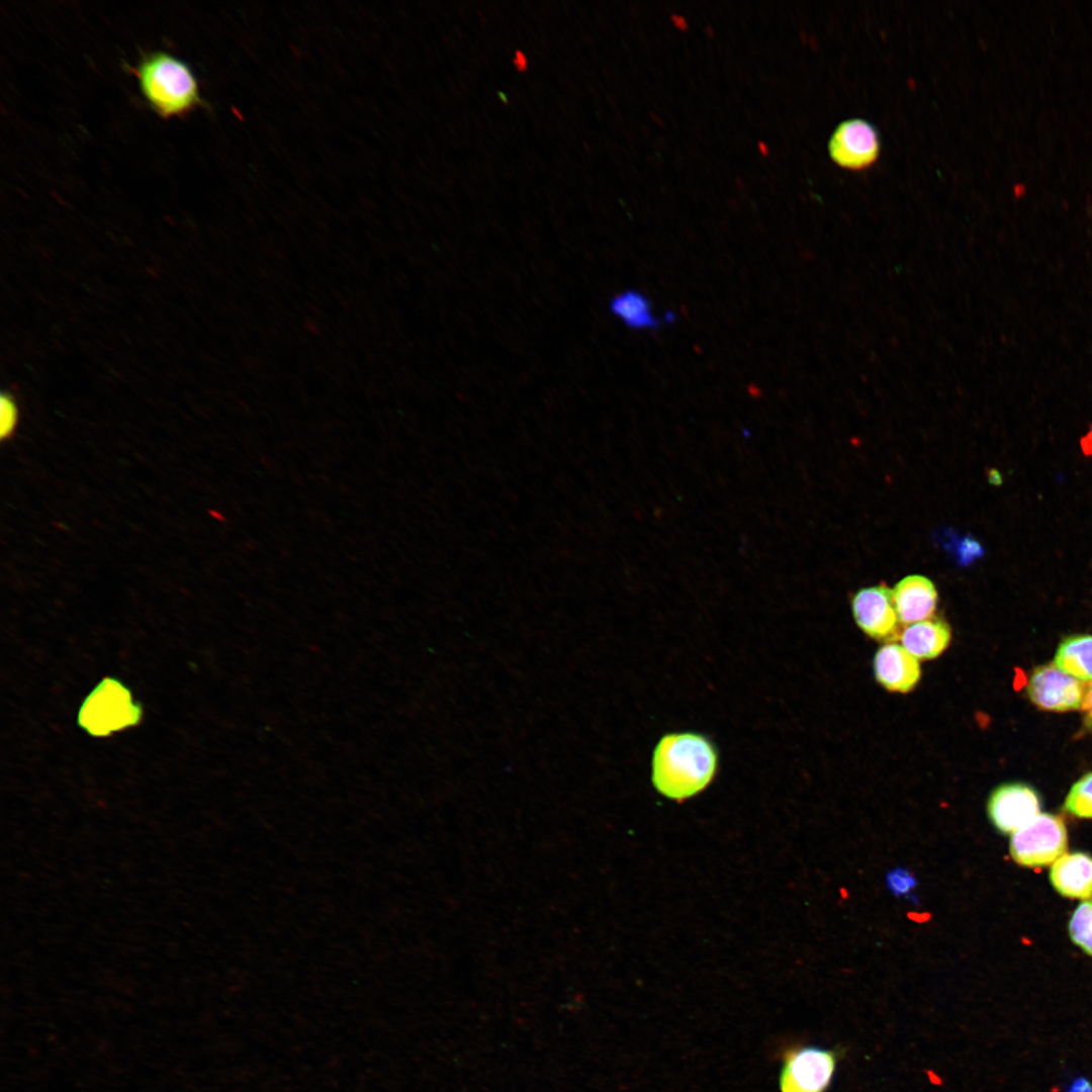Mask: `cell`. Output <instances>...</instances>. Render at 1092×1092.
Listing matches in <instances>:
<instances>
[{
  "mask_svg": "<svg viewBox=\"0 0 1092 1092\" xmlns=\"http://www.w3.org/2000/svg\"><path fill=\"white\" fill-rule=\"evenodd\" d=\"M18 419L17 406L9 394H2L0 400V435L7 438L14 431Z\"/></svg>",
  "mask_w": 1092,
  "mask_h": 1092,
  "instance_id": "ac0fdd59",
  "label": "cell"
},
{
  "mask_svg": "<svg viewBox=\"0 0 1092 1092\" xmlns=\"http://www.w3.org/2000/svg\"><path fill=\"white\" fill-rule=\"evenodd\" d=\"M942 534V544L960 565L967 566L984 555L982 544L971 535L957 537L947 531Z\"/></svg>",
  "mask_w": 1092,
  "mask_h": 1092,
  "instance_id": "e0dca14e",
  "label": "cell"
},
{
  "mask_svg": "<svg viewBox=\"0 0 1092 1092\" xmlns=\"http://www.w3.org/2000/svg\"><path fill=\"white\" fill-rule=\"evenodd\" d=\"M133 73L146 102L160 117L183 116L203 104L191 68L167 52L145 55Z\"/></svg>",
  "mask_w": 1092,
  "mask_h": 1092,
  "instance_id": "7a4b0ae2",
  "label": "cell"
},
{
  "mask_svg": "<svg viewBox=\"0 0 1092 1092\" xmlns=\"http://www.w3.org/2000/svg\"><path fill=\"white\" fill-rule=\"evenodd\" d=\"M899 623L911 625L932 617L937 604L933 582L922 575H908L892 589Z\"/></svg>",
  "mask_w": 1092,
  "mask_h": 1092,
  "instance_id": "30bf717a",
  "label": "cell"
},
{
  "mask_svg": "<svg viewBox=\"0 0 1092 1092\" xmlns=\"http://www.w3.org/2000/svg\"><path fill=\"white\" fill-rule=\"evenodd\" d=\"M987 811L997 829L1013 834L1040 814V800L1025 784H1004L990 795Z\"/></svg>",
  "mask_w": 1092,
  "mask_h": 1092,
  "instance_id": "52a82bcc",
  "label": "cell"
},
{
  "mask_svg": "<svg viewBox=\"0 0 1092 1092\" xmlns=\"http://www.w3.org/2000/svg\"><path fill=\"white\" fill-rule=\"evenodd\" d=\"M1024 191H1025V188H1024V186H1023V185H1021V184H1020V185H1016V187H1015V193H1016V196H1020V195H1022V194L1024 193Z\"/></svg>",
  "mask_w": 1092,
  "mask_h": 1092,
  "instance_id": "d4e9b609",
  "label": "cell"
},
{
  "mask_svg": "<svg viewBox=\"0 0 1092 1092\" xmlns=\"http://www.w3.org/2000/svg\"><path fill=\"white\" fill-rule=\"evenodd\" d=\"M951 632L939 618H929L908 625L901 634L902 646L917 659H932L948 646Z\"/></svg>",
  "mask_w": 1092,
  "mask_h": 1092,
  "instance_id": "7c38bea8",
  "label": "cell"
},
{
  "mask_svg": "<svg viewBox=\"0 0 1092 1092\" xmlns=\"http://www.w3.org/2000/svg\"><path fill=\"white\" fill-rule=\"evenodd\" d=\"M1054 663L1081 681H1092V636L1066 638L1058 648Z\"/></svg>",
  "mask_w": 1092,
  "mask_h": 1092,
  "instance_id": "4fadbf2b",
  "label": "cell"
},
{
  "mask_svg": "<svg viewBox=\"0 0 1092 1092\" xmlns=\"http://www.w3.org/2000/svg\"><path fill=\"white\" fill-rule=\"evenodd\" d=\"M757 150L761 154L762 157H767L768 156L769 149H768V146L764 142L759 141L757 143Z\"/></svg>",
  "mask_w": 1092,
  "mask_h": 1092,
  "instance_id": "603a6c76",
  "label": "cell"
},
{
  "mask_svg": "<svg viewBox=\"0 0 1092 1092\" xmlns=\"http://www.w3.org/2000/svg\"><path fill=\"white\" fill-rule=\"evenodd\" d=\"M1081 709L1084 711V722L1087 728L1092 729V681L1086 685L1085 696Z\"/></svg>",
  "mask_w": 1092,
  "mask_h": 1092,
  "instance_id": "d6986e66",
  "label": "cell"
},
{
  "mask_svg": "<svg viewBox=\"0 0 1092 1092\" xmlns=\"http://www.w3.org/2000/svg\"><path fill=\"white\" fill-rule=\"evenodd\" d=\"M1086 685L1064 672L1055 663L1036 667L1027 684V694L1033 704L1049 711L1081 709Z\"/></svg>",
  "mask_w": 1092,
  "mask_h": 1092,
  "instance_id": "8992f818",
  "label": "cell"
},
{
  "mask_svg": "<svg viewBox=\"0 0 1092 1092\" xmlns=\"http://www.w3.org/2000/svg\"><path fill=\"white\" fill-rule=\"evenodd\" d=\"M719 764L716 746L697 732H672L656 743L651 758V782L664 797L684 801L704 791Z\"/></svg>",
  "mask_w": 1092,
  "mask_h": 1092,
  "instance_id": "6da1fadb",
  "label": "cell"
},
{
  "mask_svg": "<svg viewBox=\"0 0 1092 1092\" xmlns=\"http://www.w3.org/2000/svg\"><path fill=\"white\" fill-rule=\"evenodd\" d=\"M513 63L516 69L520 72L525 71L528 67L527 57L523 52L519 50L515 52Z\"/></svg>",
  "mask_w": 1092,
  "mask_h": 1092,
  "instance_id": "44dd1931",
  "label": "cell"
},
{
  "mask_svg": "<svg viewBox=\"0 0 1092 1092\" xmlns=\"http://www.w3.org/2000/svg\"><path fill=\"white\" fill-rule=\"evenodd\" d=\"M1069 931L1072 940L1092 956V899L1082 902L1075 910Z\"/></svg>",
  "mask_w": 1092,
  "mask_h": 1092,
  "instance_id": "9a60e30c",
  "label": "cell"
},
{
  "mask_svg": "<svg viewBox=\"0 0 1092 1092\" xmlns=\"http://www.w3.org/2000/svg\"><path fill=\"white\" fill-rule=\"evenodd\" d=\"M836 1063L833 1050L808 1045L787 1051L779 1079L781 1092H825Z\"/></svg>",
  "mask_w": 1092,
  "mask_h": 1092,
  "instance_id": "277c9868",
  "label": "cell"
},
{
  "mask_svg": "<svg viewBox=\"0 0 1092 1092\" xmlns=\"http://www.w3.org/2000/svg\"><path fill=\"white\" fill-rule=\"evenodd\" d=\"M1066 1092H1092V1083L1085 1077H1077L1070 1082Z\"/></svg>",
  "mask_w": 1092,
  "mask_h": 1092,
  "instance_id": "ffe728a7",
  "label": "cell"
},
{
  "mask_svg": "<svg viewBox=\"0 0 1092 1092\" xmlns=\"http://www.w3.org/2000/svg\"><path fill=\"white\" fill-rule=\"evenodd\" d=\"M735 183H736V186H738V187H739V188H741V189H742V188L744 187V185H745V184H744V181H743V180H742L741 178H739V177H738V178H736V180H735Z\"/></svg>",
  "mask_w": 1092,
  "mask_h": 1092,
  "instance_id": "4316f807",
  "label": "cell"
},
{
  "mask_svg": "<svg viewBox=\"0 0 1092 1092\" xmlns=\"http://www.w3.org/2000/svg\"><path fill=\"white\" fill-rule=\"evenodd\" d=\"M1054 888L1064 897L1092 898V857L1083 852L1064 853L1051 869Z\"/></svg>",
  "mask_w": 1092,
  "mask_h": 1092,
  "instance_id": "8fae6325",
  "label": "cell"
},
{
  "mask_svg": "<svg viewBox=\"0 0 1092 1092\" xmlns=\"http://www.w3.org/2000/svg\"><path fill=\"white\" fill-rule=\"evenodd\" d=\"M1064 808L1080 818H1092V772L1081 778L1070 790Z\"/></svg>",
  "mask_w": 1092,
  "mask_h": 1092,
  "instance_id": "2e32d148",
  "label": "cell"
},
{
  "mask_svg": "<svg viewBox=\"0 0 1092 1092\" xmlns=\"http://www.w3.org/2000/svg\"><path fill=\"white\" fill-rule=\"evenodd\" d=\"M670 20H671V22L673 23V25H674V26H675V27H676L677 29H679L680 31H686V30H688V29H689V24H688V21H687V19H686V18H685V17L682 16V15H679V14H671V15H670Z\"/></svg>",
  "mask_w": 1092,
  "mask_h": 1092,
  "instance_id": "7402d4cb",
  "label": "cell"
},
{
  "mask_svg": "<svg viewBox=\"0 0 1092 1092\" xmlns=\"http://www.w3.org/2000/svg\"><path fill=\"white\" fill-rule=\"evenodd\" d=\"M875 676L890 692L908 693L921 676L919 661L902 645L888 643L879 648L874 659Z\"/></svg>",
  "mask_w": 1092,
  "mask_h": 1092,
  "instance_id": "9c48e42d",
  "label": "cell"
},
{
  "mask_svg": "<svg viewBox=\"0 0 1092 1092\" xmlns=\"http://www.w3.org/2000/svg\"><path fill=\"white\" fill-rule=\"evenodd\" d=\"M881 141L877 128L862 118L840 122L829 142L830 158L838 166L849 170H861L873 165L879 158Z\"/></svg>",
  "mask_w": 1092,
  "mask_h": 1092,
  "instance_id": "5b68a950",
  "label": "cell"
},
{
  "mask_svg": "<svg viewBox=\"0 0 1092 1092\" xmlns=\"http://www.w3.org/2000/svg\"><path fill=\"white\" fill-rule=\"evenodd\" d=\"M705 31H706V33H707V35H708L709 37H713V36H714V34H715V33H714V32H715V30H714V28H713V26H712V25H707V26H706V28H705Z\"/></svg>",
  "mask_w": 1092,
  "mask_h": 1092,
  "instance_id": "484cf974",
  "label": "cell"
},
{
  "mask_svg": "<svg viewBox=\"0 0 1092 1092\" xmlns=\"http://www.w3.org/2000/svg\"><path fill=\"white\" fill-rule=\"evenodd\" d=\"M650 117H651V119L653 120V122H655L656 124H658V125H660V126H662V125H663V121H662V119H661V118H660V117H659V116H658L657 114H655V113H651V114H650Z\"/></svg>",
  "mask_w": 1092,
  "mask_h": 1092,
  "instance_id": "cb8c5ba5",
  "label": "cell"
},
{
  "mask_svg": "<svg viewBox=\"0 0 1092 1092\" xmlns=\"http://www.w3.org/2000/svg\"><path fill=\"white\" fill-rule=\"evenodd\" d=\"M857 626L871 638L892 637L897 630L898 617L892 589L884 584L859 589L851 602Z\"/></svg>",
  "mask_w": 1092,
  "mask_h": 1092,
  "instance_id": "ba28073f",
  "label": "cell"
},
{
  "mask_svg": "<svg viewBox=\"0 0 1092 1092\" xmlns=\"http://www.w3.org/2000/svg\"><path fill=\"white\" fill-rule=\"evenodd\" d=\"M610 308L631 329H656L660 325L659 320L652 312L649 299L636 290H626L617 294L611 300Z\"/></svg>",
  "mask_w": 1092,
  "mask_h": 1092,
  "instance_id": "5bb4252c",
  "label": "cell"
},
{
  "mask_svg": "<svg viewBox=\"0 0 1092 1092\" xmlns=\"http://www.w3.org/2000/svg\"><path fill=\"white\" fill-rule=\"evenodd\" d=\"M1067 848V829L1062 818L1043 813L1012 834L1010 854L1023 867L1054 863Z\"/></svg>",
  "mask_w": 1092,
  "mask_h": 1092,
  "instance_id": "3957f363",
  "label": "cell"
}]
</instances>
